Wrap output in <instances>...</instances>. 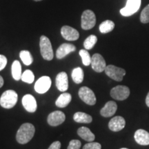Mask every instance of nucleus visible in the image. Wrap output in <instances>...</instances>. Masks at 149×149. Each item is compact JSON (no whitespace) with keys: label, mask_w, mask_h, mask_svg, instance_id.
<instances>
[{"label":"nucleus","mask_w":149,"mask_h":149,"mask_svg":"<svg viewBox=\"0 0 149 149\" xmlns=\"http://www.w3.org/2000/svg\"><path fill=\"white\" fill-rule=\"evenodd\" d=\"M35 128L32 124L24 123L17 132L16 139L18 143L25 144L32 139L35 135Z\"/></svg>","instance_id":"obj_1"},{"label":"nucleus","mask_w":149,"mask_h":149,"mask_svg":"<svg viewBox=\"0 0 149 149\" xmlns=\"http://www.w3.org/2000/svg\"><path fill=\"white\" fill-rule=\"evenodd\" d=\"M18 95L15 91H6L0 97V105L4 109H10L13 108L17 104Z\"/></svg>","instance_id":"obj_2"},{"label":"nucleus","mask_w":149,"mask_h":149,"mask_svg":"<svg viewBox=\"0 0 149 149\" xmlns=\"http://www.w3.org/2000/svg\"><path fill=\"white\" fill-rule=\"evenodd\" d=\"M40 47L41 55L45 60L51 61L53 59V50L52 48L51 41L47 37L42 35L40 37Z\"/></svg>","instance_id":"obj_3"},{"label":"nucleus","mask_w":149,"mask_h":149,"mask_svg":"<svg viewBox=\"0 0 149 149\" xmlns=\"http://www.w3.org/2000/svg\"><path fill=\"white\" fill-rule=\"evenodd\" d=\"M96 17L93 11L86 10L81 15V28L84 30H90L95 26Z\"/></svg>","instance_id":"obj_4"},{"label":"nucleus","mask_w":149,"mask_h":149,"mask_svg":"<svg viewBox=\"0 0 149 149\" xmlns=\"http://www.w3.org/2000/svg\"><path fill=\"white\" fill-rule=\"evenodd\" d=\"M105 73L110 78L117 81H122L123 77L126 74V70L114 65H109L105 68Z\"/></svg>","instance_id":"obj_5"},{"label":"nucleus","mask_w":149,"mask_h":149,"mask_svg":"<svg viewBox=\"0 0 149 149\" xmlns=\"http://www.w3.org/2000/svg\"><path fill=\"white\" fill-rule=\"evenodd\" d=\"M79 97L84 102L90 106L95 105L96 103V97L91 88L83 86L79 90Z\"/></svg>","instance_id":"obj_6"},{"label":"nucleus","mask_w":149,"mask_h":149,"mask_svg":"<svg viewBox=\"0 0 149 149\" xmlns=\"http://www.w3.org/2000/svg\"><path fill=\"white\" fill-rule=\"evenodd\" d=\"M130 95V89L126 86H117L111 89V96L114 100L123 101Z\"/></svg>","instance_id":"obj_7"},{"label":"nucleus","mask_w":149,"mask_h":149,"mask_svg":"<svg viewBox=\"0 0 149 149\" xmlns=\"http://www.w3.org/2000/svg\"><path fill=\"white\" fill-rule=\"evenodd\" d=\"M141 0H128L126 6L120 10V13L124 17L135 14L140 8Z\"/></svg>","instance_id":"obj_8"},{"label":"nucleus","mask_w":149,"mask_h":149,"mask_svg":"<svg viewBox=\"0 0 149 149\" xmlns=\"http://www.w3.org/2000/svg\"><path fill=\"white\" fill-rule=\"evenodd\" d=\"M51 86V79L48 76H43L36 81L35 90L40 94H44L49 90Z\"/></svg>","instance_id":"obj_9"},{"label":"nucleus","mask_w":149,"mask_h":149,"mask_svg":"<svg viewBox=\"0 0 149 149\" xmlns=\"http://www.w3.org/2000/svg\"><path fill=\"white\" fill-rule=\"evenodd\" d=\"M91 66L95 71L102 72L105 70L107 64L104 57L99 53L94 54L91 57Z\"/></svg>","instance_id":"obj_10"},{"label":"nucleus","mask_w":149,"mask_h":149,"mask_svg":"<svg viewBox=\"0 0 149 149\" xmlns=\"http://www.w3.org/2000/svg\"><path fill=\"white\" fill-rule=\"evenodd\" d=\"M66 120V115L63 112L56 111L52 112L48 116V123L50 126H57L60 125Z\"/></svg>","instance_id":"obj_11"},{"label":"nucleus","mask_w":149,"mask_h":149,"mask_svg":"<svg viewBox=\"0 0 149 149\" xmlns=\"http://www.w3.org/2000/svg\"><path fill=\"white\" fill-rule=\"evenodd\" d=\"M61 34L65 40L68 41L77 40L79 37V32L69 26H64L61 28Z\"/></svg>","instance_id":"obj_12"},{"label":"nucleus","mask_w":149,"mask_h":149,"mask_svg":"<svg viewBox=\"0 0 149 149\" xmlns=\"http://www.w3.org/2000/svg\"><path fill=\"white\" fill-rule=\"evenodd\" d=\"M22 105L29 113H34L37 109V101L31 95H26L22 98Z\"/></svg>","instance_id":"obj_13"},{"label":"nucleus","mask_w":149,"mask_h":149,"mask_svg":"<svg viewBox=\"0 0 149 149\" xmlns=\"http://www.w3.org/2000/svg\"><path fill=\"white\" fill-rule=\"evenodd\" d=\"M56 86L61 92H65L68 88V75L65 72H61L57 74L55 79Z\"/></svg>","instance_id":"obj_14"},{"label":"nucleus","mask_w":149,"mask_h":149,"mask_svg":"<svg viewBox=\"0 0 149 149\" xmlns=\"http://www.w3.org/2000/svg\"><path fill=\"white\" fill-rule=\"evenodd\" d=\"M126 121L124 117L121 116H115L112 118L109 123L110 130L114 132H118L122 130L125 127Z\"/></svg>","instance_id":"obj_15"},{"label":"nucleus","mask_w":149,"mask_h":149,"mask_svg":"<svg viewBox=\"0 0 149 149\" xmlns=\"http://www.w3.org/2000/svg\"><path fill=\"white\" fill-rule=\"evenodd\" d=\"M76 51V47L73 44L64 43L58 48L56 52V57L57 59H62L67 55Z\"/></svg>","instance_id":"obj_16"},{"label":"nucleus","mask_w":149,"mask_h":149,"mask_svg":"<svg viewBox=\"0 0 149 149\" xmlns=\"http://www.w3.org/2000/svg\"><path fill=\"white\" fill-rule=\"evenodd\" d=\"M134 138L137 144L142 146H148L149 145V133L146 130L139 129L136 130Z\"/></svg>","instance_id":"obj_17"},{"label":"nucleus","mask_w":149,"mask_h":149,"mask_svg":"<svg viewBox=\"0 0 149 149\" xmlns=\"http://www.w3.org/2000/svg\"><path fill=\"white\" fill-rule=\"evenodd\" d=\"M117 109V105L115 102H108L100 111V114L104 117H112L115 115Z\"/></svg>","instance_id":"obj_18"},{"label":"nucleus","mask_w":149,"mask_h":149,"mask_svg":"<svg viewBox=\"0 0 149 149\" xmlns=\"http://www.w3.org/2000/svg\"><path fill=\"white\" fill-rule=\"evenodd\" d=\"M77 134L81 139L88 141V142L93 141L95 139V136L91 131V130L88 128L84 127V126L79 128L77 130Z\"/></svg>","instance_id":"obj_19"},{"label":"nucleus","mask_w":149,"mask_h":149,"mask_svg":"<svg viewBox=\"0 0 149 149\" xmlns=\"http://www.w3.org/2000/svg\"><path fill=\"white\" fill-rule=\"evenodd\" d=\"M71 95L68 93H64L60 95L55 102V105L59 108L66 107L71 101Z\"/></svg>","instance_id":"obj_20"},{"label":"nucleus","mask_w":149,"mask_h":149,"mask_svg":"<svg viewBox=\"0 0 149 149\" xmlns=\"http://www.w3.org/2000/svg\"><path fill=\"white\" fill-rule=\"evenodd\" d=\"M73 120L77 123H82V124H90L92 122L93 118L90 115L83 113V112H77L74 113Z\"/></svg>","instance_id":"obj_21"},{"label":"nucleus","mask_w":149,"mask_h":149,"mask_svg":"<svg viewBox=\"0 0 149 149\" xmlns=\"http://www.w3.org/2000/svg\"><path fill=\"white\" fill-rule=\"evenodd\" d=\"M11 72H12L13 77L15 80L18 81L22 77V66L20 62L17 60L13 61L11 67Z\"/></svg>","instance_id":"obj_22"},{"label":"nucleus","mask_w":149,"mask_h":149,"mask_svg":"<svg viewBox=\"0 0 149 149\" xmlns=\"http://www.w3.org/2000/svg\"><path fill=\"white\" fill-rule=\"evenodd\" d=\"M71 76L74 83L81 84L84 80V74L83 70L80 67H77L72 70Z\"/></svg>","instance_id":"obj_23"},{"label":"nucleus","mask_w":149,"mask_h":149,"mask_svg":"<svg viewBox=\"0 0 149 149\" xmlns=\"http://www.w3.org/2000/svg\"><path fill=\"white\" fill-rule=\"evenodd\" d=\"M115 28V24L113 21H111V20H106L102 22V23L100 25V31L102 33H108L111 32Z\"/></svg>","instance_id":"obj_24"},{"label":"nucleus","mask_w":149,"mask_h":149,"mask_svg":"<svg viewBox=\"0 0 149 149\" xmlns=\"http://www.w3.org/2000/svg\"><path fill=\"white\" fill-rule=\"evenodd\" d=\"M97 42V37L95 35H91L85 40L84 42V46L86 50H91L94 47Z\"/></svg>","instance_id":"obj_25"},{"label":"nucleus","mask_w":149,"mask_h":149,"mask_svg":"<svg viewBox=\"0 0 149 149\" xmlns=\"http://www.w3.org/2000/svg\"><path fill=\"white\" fill-rule=\"evenodd\" d=\"M19 57L23 63L26 66H29L33 63V59L31 53L28 51H22L19 53Z\"/></svg>","instance_id":"obj_26"},{"label":"nucleus","mask_w":149,"mask_h":149,"mask_svg":"<svg viewBox=\"0 0 149 149\" xmlns=\"http://www.w3.org/2000/svg\"><path fill=\"white\" fill-rule=\"evenodd\" d=\"M21 79L24 82L27 84H32L34 81L35 75L31 70H26L22 73Z\"/></svg>","instance_id":"obj_27"},{"label":"nucleus","mask_w":149,"mask_h":149,"mask_svg":"<svg viewBox=\"0 0 149 149\" xmlns=\"http://www.w3.org/2000/svg\"><path fill=\"white\" fill-rule=\"evenodd\" d=\"M79 55L82 59V63L84 66H88L91 64V57L87 50L81 49L79 51Z\"/></svg>","instance_id":"obj_28"},{"label":"nucleus","mask_w":149,"mask_h":149,"mask_svg":"<svg viewBox=\"0 0 149 149\" xmlns=\"http://www.w3.org/2000/svg\"><path fill=\"white\" fill-rule=\"evenodd\" d=\"M140 21L143 24L149 23V4L147 5L141 11Z\"/></svg>","instance_id":"obj_29"},{"label":"nucleus","mask_w":149,"mask_h":149,"mask_svg":"<svg viewBox=\"0 0 149 149\" xmlns=\"http://www.w3.org/2000/svg\"><path fill=\"white\" fill-rule=\"evenodd\" d=\"M102 146L100 143L97 142H93V141H91V142L86 144L83 147V149H101Z\"/></svg>","instance_id":"obj_30"},{"label":"nucleus","mask_w":149,"mask_h":149,"mask_svg":"<svg viewBox=\"0 0 149 149\" xmlns=\"http://www.w3.org/2000/svg\"><path fill=\"white\" fill-rule=\"evenodd\" d=\"M81 143L79 140L77 139H72L70 141L69 145H68L67 149H79L81 148Z\"/></svg>","instance_id":"obj_31"},{"label":"nucleus","mask_w":149,"mask_h":149,"mask_svg":"<svg viewBox=\"0 0 149 149\" xmlns=\"http://www.w3.org/2000/svg\"><path fill=\"white\" fill-rule=\"evenodd\" d=\"M7 58L4 55H0V71L2 70L5 68L7 64Z\"/></svg>","instance_id":"obj_32"},{"label":"nucleus","mask_w":149,"mask_h":149,"mask_svg":"<svg viewBox=\"0 0 149 149\" xmlns=\"http://www.w3.org/2000/svg\"><path fill=\"white\" fill-rule=\"evenodd\" d=\"M60 148H61L60 141H56L55 142H53V144H51V145L48 149H60Z\"/></svg>","instance_id":"obj_33"},{"label":"nucleus","mask_w":149,"mask_h":149,"mask_svg":"<svg viewBox=\"0 0 149 149\" xmlns=\"http://www.w3.org/2000/svg\"><path fill=\"white\" fill-rule=\"evenodd\" d=\"M3 83H4V81H3V77L0 75V88H1L3 86Z\"/></svg>","instance_id":"obj_34"},{"label":"nucleus","mask_w":149,"mask_h":149,"mask_svg":"<svg viewBox=\"0 0 149 149\" xmlns=\"http://www.w3.org/2000/svg\"><path fill=\"white\" fill-rule=\"evenodd\" d=\"M146 104L147 105V107H149V92L146 95Z\"/></svg>","instance_id":"obj_35"},{"label":"nucleus","mask_w":149,"mask_h":149,"mask_svg":"<svg viewBox=\"0 0 149 149\" xmlns=\"http://www.w3.org/2000/svg\"><path fill=\"white\" fill-rule=\"evenodd\" d=\"M35 1H42V0H34Z\"/></svg>","instance_id":"obj_36"},{"label":"nucleus","mask_w":149,"mask_h":149,"mask_svg":"<svg viewBox=\"0 0 149 149\" xmlns=\"http://www.w3.org/2000/svg\"><path fill=\"white\" fill-rule=\"evenodd\" d=\"M120 149H128V148H120Z\"/></svg>","instance_id":"obj_37"}]
</instances>
